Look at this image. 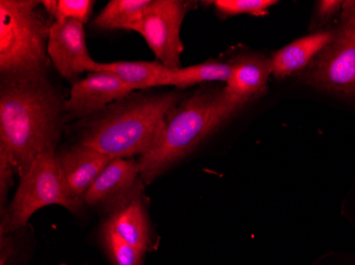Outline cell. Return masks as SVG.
Here are the masks:
<instances>
[{
  "label": "cell",
  "mask_w": 355,
  "mask_h": 265,
  "mask_svg": "<svg viewBox=\"0 0 355 265\" xmlns=\"http://www.w3.org/2000/svg\"><path fill=\"white\" fill-rule=\"evenodd\" d=\"M141 183L139 161L114 159L89 187L83 197V203L113 212L141 192Z\"/></svg>",
  "instance_id": "8"
},
{
  "label": "cell",
  "mask_w": 355,
  "mask_h": 265,
  "mask_svg": "<svg viewBox=\"0 0 355 265\" xmlns=\"http://www.w3.org/2000/svg\"><path fill=\"white\" fill-rule=\"evenodd\" d=\"M183 100L180 93L133 91L97 115L85 119L79 143L113 159L146 154L167 116Z\"/></svg>",
  "instance_id": "2"
},
{
  "label": "cell",
  "mask_w": 355,
  "mask_h": 265,
  "mask_svg": "<svg viewBox=\"0 0 355 265\" xmlns=\"http://www.w3.org/2000/svg\"><path fill=\"white\" fill-rule=\"evenodd\" d=\"M41 3L53 21L73 19L85 24L91 17L95 3L91 0H42Z\"/></svg>",
  "instance_id": "18"
},
{
  "label": "cell",
  "mask_w": 355,
  "mask_h": 265,
  "mask_svg": "<svg viewBox=\"0 0 355 265\" xmlns=\"http://www.w3.org/2000/svg\"><path fill=\"white\" fill-rule=\"evenodd\" d=\"M48 55L58 73L71 83L89 71L95 61L87 51L83 24L73 19L53 21L48 41Z\"/></svg>",
  "instance_id": "10"
},
{
  "label": "cell",
  "mask_w": 355,
  "mask_h": 265,
  "mask_svg": "<svg viewBox=\"0 0 355 265\" xmlns=\"http://www.w3.org/2000/svg\"><path fill=\"white\" fill-rule=\"evenodd\" d=\"M105 225L139 250L144 253L148 250L150 226L141 202V192L111 212Z\"/></svg>",
  "instance_id": "15"
},
{
  "label": "cell",
  "mask_w": 355,
  "mask_h": 265,
  "mask_svg": "<svg viewBox=\"0 0 355 265\" xmlns=\"http://www.w3.org/2000/svg\"><path fill=\"white\" fill-rule=\"evenodd\" d=\"M171 71L159 62L99 63L95 61L89 68V73H105L115 75L127 84L135 87V91L167 86Z\"/></svg>",
  "instance_id": "13"
},
{
  "label": "cell",
  "mask_w": 355,
  "mask_h": 265,
  "mask_svg": "<svg viewBox=\"0 0 355 265\" xmlns=\"http://www.w3.org/2000/svg\"><path fill=\"white\" fill-rule=\"evenodd\" d=\"M64 185L76 200L83 201L87 191L103 169L114 159L78 143L57 153Z\"/></svg>",
  "instance_id": "11"
},
{
  "label": "cell",
  "mask_w": 355,
  "mask_h": 265,
  "mask_svg": "<svg viewBox=\"0 0 355 265\" xmlns=\"http://www.w3.org/2000/svg\"><path fill=\"white\" fill-rule=\"evenodd\" d=\"M133 91H135V87L115 75L89 73L85 79L73 83L64 109L71 118H89Z\"/></svg>",
  "instance_id": "9"
},
{
  "label": "cell",
  "mask_w": 355,
  "mask_h": 265,
  "mask_svg": "<svg viewBox=\"0 0 355 265\" xmlns=\"http://www.w3.org/2000/svg\"><path fill=\"white\" fill-rule=\"evenodd\" d=\"M219 15L225 17L248 14L252 16H264L269 9L277 5L276 0H216L213 1Z\"/></svg>",
  "instance_id": "20"
},
{
  "label": "cell",
  "mask_w": 355,
  "mask_h": 265,
  "mask_svg": "<svg viewBox=\"0 0 355 265\" xmlns=\"http://www.w3.org/2000/svg\"><path fill=\"white\" fill-rule=\"evenodd\" d=\"M150 0H111L96 16L93 26L99 30H132L141 21Z\"/></svg>",
  "instance_id": "16"
},
{
  "label": "cell",
  "mask_w": 355,
  "mask_h": 265,
  "mask_svg": "<svg viewBox=\"0 0 355 265\" xmlns=\"http://www.w3.org/2000/svg\"><path fill=\"white\" fill-rule=\"evenodd\" d=\"M41 1H0V71L3 79L47 77L53 24Z\"/></svg>",
  "instance_id": "4"
},
{
  "label": "cell",
  "mask_w": 355,
  "mask_h": 265,
  "mask_svg": "<svg viewBox=\"0 0 355 265\" xmlns=\"http://www.w3.org/2000/svg\"><path fill=\"white\" fill-rule=\"evenodd\" d=\"M103 239L110 255L116 265H141L143 250L123 240L110 227H103Z\"/></svg>",
  "instance_id": "19"
},
{
  "label": "cell",
  "mask_w": 355,
  "mask_h": 265,
  "mask_svg": "<svg viewBox=\"0 0 355 265\" xmlns=\"http://www.w3.org/2000/svg\"><path fill=\"white\" fill-rule=\"evenodd\" d=\"M333 35L334 29L322 30L285 46L271 57V75L277 79H284L304 71L319 51L332 39Z\"/></svg>",
  "instance_id": "12"
},
{
  "label": "cell",
  "mask_w": 355,
  "mask_h": 265,
  "mask_svg": "<svg viewBox=\"0 0 355 265\" xmlns=\"http://www.w3.org/2000/svg\"><path fill=\"white\" fill-rule=\"evenodd\" d=\"M65 101L47 77L1 80L0 161L19 177L39 155L55 152Z\"/></svg>",
  "instance_id": "1"
},
{
  "label": "cell",
  "mask_w": 355,
  "mask_h": 265,
  "mask_svg": "<svg viewBox=\"0 0 355 265\" xmlns=\"http://www.w3.org/2000/svg\"><path fill=\"white\" fill-rule=\"evenodd\" d=\"M225 89H200L167 116L150 150L139 161L141 181L150 184L244 107Z\"/></svg>",
  "instance_id": "3"
},
{
  "label": "cell",
  "mask_w": 355,
  "mask_h": 265,
  "mask_svg": "<svg viewBox=\"0 0 355 265\" xmlns=\"http://www.w3.org/2000/svg\"><path fill=\"white\" fill-rule=\"evenodd\" d=\"M232 64V73L225 87L228 95L246 104L266 91L271 75L270 60L246 57Z\"/></svg>",
  "instance_id": "14"
},
{
  "label": "cell",
  "mask_w": 355,
  "mask_h": 265,
  "mask_svg": "<svg viewBox=\"0 0 355 265\" xmlns=\"http://www.w3.org/2000/svg\"><path fill=\"white\" fill-rule=\"evenodd\" d=\"M344 1L342 0H321L316 5V19L320 25L330 21L335 15H340Z\"/></svg>",
  "instance_id": "21"
},
{
  "label": "cell",
  "mask_w": 355,
  "mask_h": 265,
  "mask_svg": "<svg viewBox=\"0 0 355 265\" xmlns=\"http://www.w3.org/2000/svg\"><path fill=\"white\" fill-rule=\"evenodd\" d=\"M49 205H60L77 213L85 206L76 200L64 185L57 161V152L39 155L21 177L19 189L3 214L1 232L7 234L27 224L39 209Z\"/></svg>",
  "instance_id": "5"
},
{
  "label": "cell",
  "mask_w": 355,
  "mask_h": 265,
  "mask_svg": "<svg viewBox=\"0 0 355 265\" xmlns=\"http://www.w3.org/2000/svg\"><path fill=\"white\" fill-rule=\"evenodd\" d=\"M232 63L209 61L187 68L171 69L167 86L183 89L205 82H228L232 73Z\"/></svg>",
  "instance_id": "17"
},
{
  "label": "cell",
  "mask_w": 355,
  "mask_h": 265,
  "mask_svg": "<svg viewBox=\"0 0 355 265\" xmlns=\"http://www.w3.org/2000/svg\"><path fill=\"white\" fill-rule=\"evenodd\" d=\"M189 3L180 0H150L133 31L139 32L157 61L169 69L181 68V25Z\"/></svg>",
  "instance_id": "7"
},
{
  "label": "cell",
  "mask_w": 355,
  "mask_h": 265,
  "mask_svg": "<svg viewBox=\"0 0 355 265\" xmlns=\"http://www.w3.org/2000/svg\"><path fill=\"white\" fill-rule=\"evenodd\" d=\"M332 39L301 73L306 84L343 97L355 95V0L344 1Z\"/></svg>",
  "instance_id": "6"
}]
</instances>
